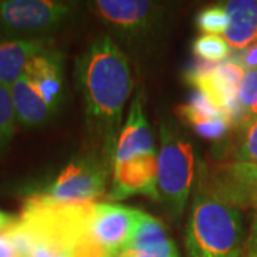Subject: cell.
Listing matches in <instances>:
<instances>
[{
  "instance_id": "cell-20",
  "label": "cell",
  "mask_w": 257,
  "mask_h": 257,
  "mask_svg": "<svg viewBox=\"0 0 257 257\" xmlns=\"http://www.w3.org/2000/svg\"><path fill=\"white\" fill-rule=\"evenodd\" d=\"M16 114L12 103L10 89L0 84V153L9 146L15 135Z\"/></svg>"
},
{
  "instance_id": "cell-27",
  "label": "cell",
  "mask_w": 257,
  "mask_h": 257,
  "mask_svg": "<svg viewBox=\"0 0 257 257\" xmlns=\"http://www.w3.org/2000/svg\"><path fill=\"white\" fill-rule=\"evenodd\" d=\"M135 253V251H133ZM135 257H152L150 254H146V253H135Z\"/></svg>"
},
{
  "instance_id": "cell-10",
  "label": "cell",
  "mask_w": 257,
  "mask_h": 257,
  "mask_svg": "<svg viewBox=\"0 0 257 257\" xmlns=\"http://www.w3.org/2000/svg\"><path fill=\"white\" fill-rule=\"evenodd\" d=\"M111 189L109 200L119 202L135 194H145L153 200L157 192V153L135 157L111 165Z\"/></svg>"
},
{
  "instance_id": "cell-12",
  "label": "cell",
  "mask_w": 257,
  "mask_h": 257,
  "mask_svg": "<svg viewBox=\"0 0 257 257\" xmlns=\"http://www.w3.org/2000/svg\"><path fill=\"white\" fill-rule=\"evenodd\" d=\"M152 153H156L155 138L145 116L142 100L136 96L130 104L126 123L120 130L111 157V165Z\"/></svg>"
},
{
  "instance_id": "cell-7",
  "label": "cell",
  "mask_w": 257,
  "mask_h": 257,
  "mask_svg": "<svg viewBox=\"0 0 257 257\" xmlns=\"http://www.w3.org/2000/svg\"><path fill=\"white\" fill-rule=\"evenodd\" d=\"M244 73L246 70L237 60H227L217 63L211 70L193 77L187 83L204 93L211 103L229 117L233 127H239L243 117L237 96Z\"/></svg>"
},
{
  "instance_id": "cell-17",
  "label": "cell",
  "mask_w": 257,
  "mask_h": 257,
  "mask_svg": "<svg viewBox=\"0 0 257 257\" xmlns=\"http://www.w3.org/2000/svg\"><path fill=\"white\" fill-rule=\"evenodd\" d=\"M230 50L226 39L219 35H202L193 42L194 56L210 63L224 62L230 55Z\"/></svg>"
},
{
  "instance_id": "cell-19",
  "label": "cell",
  "mask_w": 257,
  "mask_h": 257,
  "mask_svg": "<svg viewBox=\"0 0 257 257\" xmlns=\"http://www.w3.org/2000/svg\"><path fill=\"white\" fill-rule=\"evenodd\" d=\"M229 15L224 6H219V5L204 8L196 18V26L204 35H219V36L220 33L224 35L226 30L229 29Z\"/></svg>"
},
{
  "instance_id": "cell-16",
  "label": "cell",
  "mask_w": 257,
  "mask_h": 257,
  "mask_svg": "<svg viewBox=\"0 0 257 257\" xmlns=\"http://www.w3.org/2000/svg\"><path fill=\"white\" fill-rule=\"evenodd\" d=\"M177 114L190 128L204 121H210V120L219 119L221 116H226L211 103L210 99L204 93L197 89L193 90L186 103L177 107Z\"/></svg>"
},
{
  "instance_id": "cell-4",
  "label": "cell",
  "mask_w": 257,
  "mask_h": 257,
  "mask_svg": "<svg viewBox=\"0 0 257 257\" xmlns=\"http://www.w3.org/2000/svg\"><path fill=\"white\" fill-rule=\"evenodd\" d=\"M76 6L55 0H2L0 35L20 39H42L74 16Z\"/></svg>"
},
{
  "instance_id": "cell-11",
  "label": "cell",
  "mask_w": 257,
  "mask_h": 257,
  "mask_svg": "<svg viewBox=\"0 0 257 257\" xmlns=\"http://www.w3.org/2000/svg\"><path fill=\"white\" fill-rule=\"evenodd\" d=\"M22 76L28 79L33 92L56 113L63 100V64L60 55L49 49L40 52L32 57Z\"/></svg>"
},
{
  "instance_id": "cell-25",
  "label": "cell",
  "mask_w": 257,
  "mask_h": 257,
  "mask_svg": "<svg viewBox=\"0 0 257 257\" xmlns=\"http://www.w3.org/2000/svg\"><path fill=\"white\" fill-rule=\"evenodd\" d=\"M0 257H19L16 248L6 237H0Z\"/></svg>"
},
{
  "instance_id": "cell-18",
  "label": "cell",
  "mask_w": 257,
  "mask_h": 257,
  "mask_svg": "<svg viewBox=\"0 0 257 257\" xmlns=\"http://www.w3.org/2000/svg\"><path fill=\"white\" fill-rule=\"evenodd\" d=\"M240 127L237 145L230 155L231 160L257 166V117L247 120Z\"/></svg>"
},
{
  "instance_id": "cell-2",
  "label": "cell",
  "mask_w": 257,
  "mask_h": 257,
  "mask_svg": "<svg viewBox=\"0 0 257 257\" xmlns=\"http://www.w3.org/2000/svg\"><path fill=\"white\" fill-rule=\"evenodd\" d=\"M184 239L189 257H243V213L196 182Z\"/></svg>"
},
{
  "instance_id": "cell-8",
  "label": "cell",
  "mask_w": 257,
  "mask_h": 257,
  "mask_svg": "<svg viewBox=\"0 0 257 257\" xmlns=\"http://www.w3.org/2000/svg\"><path fill=\"white\" fill-rule=\"evenodd\" d=\"M142 211L116 203H96L89 233L114 257L127 250Z\"/></svg>"
},
{
  "instance_id": "cell-23",
  "label": "cell",
  "mask_w": 257,
  "mask_h": 257,
  "mask_svg": "<svg viewBox=\"0 0 257 257\" xmlns=\"http://www.w3.org/2000/svg\"><path fill=\"white\" fill-rule=\"evenodd\" d=\"M237 63L241 64L244 70H257V42L240 52Z\"/></svg>"
},
{
  "instance_id": "cell-15",
  "label": "cell",
  "mask_w": 257,
  "mask_h": 257,
  "mask_svg": "<svg viewBox=\"0 0 257 257\" xmlns=\"http://www.w3.org/2000/svg\"><path fill=\"white\" fill-rule=\"evenodd\" d=\"M230 18L229 29L224 39L230 49L244 50L257 42V2L256 0H231L224 5Z\"/></svg>"
},
{
  "instance_id": "cell-24",
  "label": "cell",
  "mask_w": 257,
  "mask_h": 257,
  "mask_svg": "<svg viewBox=\"0 0 257 257\" xmlns=\"http://www.w3.org/2000/svg\"><path fill=\"white\" fill-rule=\"evenodd\" d=\"M16 223H18V217L0 210V237H5Z\"/></svg>"
},
{
  "instance_id": "cell-28",
  "label": "cell",
  "mask_w": 257,
  "mask_h": 257,
  "mask_svg": "<svg viewBox=\"0 0 257 257\" xmlns=\"http://www.w3.org/2000/svg\"><path fill=\"white\" fill-rule=\"evenodd\" d=\"M253 210H254V216H257V196L256 199H254V203H253V207H251Z\"/></svg>"
},
{
  "instance_id": "cell-13",
  "label": "cell",
  "mask_w": 257,
  "mask_h": 257,
  "mask_svg": "<svg viewBox=\"0 0 257 257\" xmlns=\"http://www.w3.org/2000/svg\"><path fill=\"white\" fill-rule=\"evenodd\" d=\"M46 39H10L0 42V84L12 87L32 57L46 50Z\"/></svg>"
},
{
  "instance_id": "cell-22",
  "label": "cell",
  "mask_w": 257,
  "mask_h": 257,
  "mask_svg": "<svg viewBox=\"0 0 257 257\" xmlns=\"http://www.w3.org/2000/svg\"><path fill=\"white\" fill-rule=\"evenodd\" d=\"M231 127L233 126H231V121H230L229 117L221 116L219 119L196 124V126H193L192 130L202 139L210 140V142H219V140L224 139L229 135Z\"/></svg>"
},
{
  "instance_id": "cell-1",
  "label": "cell",
  "mask_w": 257,
  "mask_h": 257,
  "mask_svg": "<svg viewBox=\"0 0 257 257\" xmlns=\"http://www.w3.org/2000/svg\"><path fill=\"white\" fill-rule=\"evenodd\" d=\"M76 80L89 132L111 162L121 130L123 109L133 89L126 55L109 36L97 37L76 62Z\"/></svg>"
},
{
  "instance_id": "cell-21",
  "label": "cell",
  "mask_w": 257,
  "mask_h": 257,
  "mask_svg": "<svg viewBox=\"0 0 257 257\" xmlns=\"http://www.w3.org/2000/svg\"><path fill=\"white\" fill-rule=\"evenodd\" d=\"M237 100L243 123L257 117V70H246L240 84Z\"/></svg>"
},
{
  "instance_id": "cell-14",
  "label": "cell",
  "mask_w": 257,
  "mask_h": 257,
  "mask_svg": "<svg viewBox=\"0 0 257 257\" xmlns=\"http://www.w3.org/2000/svg\"><path fill=\"white\" fill-rule=\"evenodd\" d=\"M127 250L146 253L152 257H179L175 241L167 236L165 224L143 211L140 213V219Z\"/></svg>"
},
{
  "instance_id": "cell-26",
  "label": "cell",
  "mask_w": 257,
  "mask_h": 257,
  "mask_svg": "<svg viewBox=\"0 0 257 257\" xmlns=\"http://www.w3.org/2000/svg\"><path fill=\"white\" fill-rule=\"evenodd\" d=\"M114 257H135V253L132 250H126V251H123V253H120V254Z\"/></svg>"
},
{
  "instance_id": "cell-6",
  "label": "cell",
  "mask_w": 257,
  "mask_h": 257,
  "mask_svg": "<svg viewBox=\"0 0 257 257\" xmlns=\"http://www.w3.org/2000/svg\"><path fill=\"white\" fill-rule=\"evenodd\" d=\"M197 182L221 202L246 210L253 207L257 196V166L236 160L200 163Z\"/></svg>"
},
{
  "instance_id": "cell-9",
  "label": "cell",
  "mask_w": 257,
  "mask_h": 257,
  "mask_svg": "<svg viewBox=\"0 0 257 257\" xmlns=\"http://www.w3.org/2000/svg\"><path fill=\"white\" fill-rule=\"evenodd\" d=\"M97 16L120 36L146 37L159 23V5L145 0H99L93 3Z\"/></svg>"
},
{
  "instance_id": "cell-5",
  "label": "cell",
  "mask_w": 257,
  "mask_h": 257,
  "mask_svg": "<svg viewBox=\"0 0 257 257\" xmlns=\"http://www.w3.org/2000/svg\"><path fill=\"white\" fill-rule=\"evenodd\" d=\"M111 162L101 155L79 157L64 167L39 196L42 200L59 204L97 200L106 192Z\"/></svg>"
},
{
  "instance_id": "cell-3",
  "label": "cell",
  "mask_w": 257,
  "mask_h": 257,
  "mask_svg": "<svg viewBox=\"0 0 257 257\" xmlns=\"http://www.w3.org/2000/svg\"><path fill=\"white\" fill-rule=\"evenodd\" d=\"M194 180L196 155L192 140L176 121L163 120L157 155V192L173 219L183 214Z\"/></svg>"
}]
</instances>
